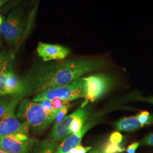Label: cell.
Listing matches in <instances>:
<instances>
[{
	"label": "cell",
	"mask_w": 153,
	"mask_h": 153,
	"mask_svg": "<svg viewBox=\"0 0 153 153\" xmlns=\"http://www.w3.org/2000/svg\"><path fill=\"white\" fill-rule=\"evenodd\" d=\"M108 65V62L104 58L81 57L43 66L33 74L31 82L24 86V91L27 88H32L33 93L38 94L47 89L69 84L84 74Z\"/></svg>",
	"instance_id": "cell-1"
},
{
	"label": "cell",
	"mask_w": 153,
	"mask_h": 153,
	"mask_svg": "<svg viewBox=\"0 0 153 153\" xmlns=\"http://www.w3.org/2000/svg\"><path fill=\"white\" fill-rule=\"evenodd\" d=\"M58 112L47 111L39 102L25 99L19 103L16 116L19 120L27 123L33 131L42 132L53 122Z\"/></svg>",
	"instance_id": "cell-2"
},
{
	"label": "cell",
	"mask_w": 153,
	"mask_h": 153,
	"mask_svg": "<svg viewBox=\"0 0 153 153\" xmlns=\"http://www.w3.org/2000/svg\"><path fill=\"white\" fill-rule=\"evenodd\" d=\"M85 97V82L83 77L64 86L47 89L36 94L33 101L39 102L44 100H52L55 98L72 101Z\"/></svg>",
	"instance_id": "cell-3"
},
{
	"label": "cell",
	"mask_w": 153,
	"mask_h": 153,
	"mask_svg": "<svg viewBox=\"0 0 153 153\" xmlns=\"http://www.w3.org/2000/svg\"><path fill=\"white\" fill-rule=\"evenodd\" d=\"M25 23V17L22 10H14L2 22L0 32L8 43L15 45L22 38Z\"/></svg>",
	"instance_id": "cell-4"
},
{
	"label": "cell",
	"mask_w": 153,
	"mask_h": 153,
	"mask_svg": "<svg viewBox=\"0 0 153 153\" xmlns=\"http://www.w3.org/2000/svg\"><path fill=\"white\" fill-rule=\"evenodd\" d=\"M22 94L18 96L10 102L9 108L5 116L0 121V136H4L11 134L21 133L28 135L30 126L24 122L21 124L15 115L16 105L21 99Z\"/></svg>",
	"instance_id": "cell-5"
},
{
	"label": "cell",
	"mask_w": 153,
	"mask_h": 153,
	"mask_svg": "<svg viewBox=\"0 0 153 153\" xmlns=\"http://www.w3.org/2000/svg\"><path fill=\"white\" fill-rule=\"evenodd\" d=\"M86 100L94 102L103 96L111 87L113 81L106 74H96L83 77Z\"/></svg>",
	"instance_id": "cell-6"
},
{
	"label": "cell",
	"mask_w": 153,
	"mask_h": 153,
	"mask_svg": "<svg viewBox=\"0 0 153 153\" xmlns=\"http://www.w3.org/2000/svg\"><path fill=\"white\" fill-rule=\"evenodd\" d=\"M35 141L26 134L16 133L0 136V148L8 153H28Z\"/></svg>",
	"instance_id": "cell-7"
},
{
	"label": "cell",
	"mask_w": 153,
	"mask_h": 153,
	"mask_svg": "<svg viewBox=\"0 0 153 153\" xmlns=\"http://www.w3.org/2000/svg\"><path fill=\"white\" fill-rule=\"evenodd\" d=\"M37 52L44 61L62 60L70 53V49L57 44H48L39 42Z\"/></svg>",
	"instance_id": "cell-8"
},
{
	"label": "cell",
	"mask_w": 153,
	"mask_h": 153,
	"mask_svg": "<svg viewBox=\"0 0 153 153\" xmlns=\"http://www.w3.org/2000/svg\"><path fill=\"white\" fill-rule=\"evenodd\" d=\"M95 124V121H91L82 126L81 129L76 133L71 134L65 138L60 145L58 146L55 153H67L71 149L76 148L80 145L84 134Z\"/></svg>",
	"instance_id": "cell-9"
},
{
	"label": "cell",
	"mask_w": 153,
	"mask_h": 153,
	"mask_svg": "<svg viewBox=\"0 0 153 153\" xmlns=\"http://www.w3.org/2000/svg\"><path fill=\"white\" fill-rule=\"evenodd\" d=\"M86 109L79 108L73 113L64 117L60 124L53 126L51 131V137L56 141L64 140L70 134V128L73 120L77 116L82 114Z\"/></svg>",
	"instance_id": "cell-10"
},
{
	"label": "cell",
	"mask_w": 153,
	"mask_h": 153,
	"mask_svg": "<svg viewBox=\"0 0 153 153\" xmlns=\"http://www.w3.org/2000/svg\"><path fill=\"white\" fill-rule=\"evenodd\" d=\"M24 92L23 83L11 71L6 82L5 85L0 91V95L7 94H22Z\"/></svg>",
	"instance_id": "cell-11"
},
{
	"label": "cell",
	"mask_w": 153,
	"mask_h": 153,
	"mask_svg": "<svg viewBox=\"0 0 153 153\" xmlns=\"http://www.w3.org/2000/svg\"><path fill=\"white\" fill-rule=\"evenodd\" d=\"M116 129L118 131H131L137 130L144 126L138 119L137 116L126 117L116 123Z\"/></svg>",
	"instance_id": "cell-12"
},
{
	"label": "cell",
	"mask_w": 153,
	"mask_h": 153,
	"mask_svg": "<svg viewBox=\"0 0 153 153\" xmlns=\"http://www.w3.org/2000/svg\"><path fill=\"white\" fill-rule=\"evenodd\" d=\"M57 143L53 140H46L39 143L37 153H55Z\"/></svg>",
	"instance_id": "cell-13"
},
{
	"label": "cell",
	"mask_w": 153,
	"mask_h": 153,
	"mask_svg": "<svg viewBox=\"0 0 153 153\" xmlns=\"http://www.w3.org/2000/svg\"><path fill=\"white\" fill-rule=\"evenodd\" d=\"M88 111L86 109L82 113V114L77 116L73 120L70 128V134L76 133L79 131L82 126H83L84 123L88 117Z\"/></svg>",
	"instance_id": "cell-14"
},
{
	"label": "cell",
	"mask_w": 153,
	"mask_h": 153,
	"mask_svg": "<svg viewBox=\"0 0 153 153\" xmlns=\"http://www.w3.org/2000/svg\"><path fill=\"white\" fill-rule=\"evenodd\" d=\"M11 71H12L9 66L8 62H7L0 73V91L4 88L7 77Z\"/></svg>",
	"instance_id": "cell-15"
},
{
	"label": "cell",
	"mask_w": 153,
	"mask_h": 153,
	"mask_svg": "<svg viewBox=\"0 0 153 153\" xmlns=\"http://www.w3.org/2000/svg\"><path fill=\"white\" fill-rule=\"evenodd\" d=\"M124 149L120 147L119 145H116L108 142L105 145V146L103 148L102 153H119L124 152Z\"/></svg>",
	"instance_id": "cell-16"
},
{
	"label": "cell",
	"mask_w": 153,
	"mask_h": 153,
	"mask_svg": "<svg viewBox=\"0 0 153 153\" xmlns=\"http://www.w3.org/2000/svg\"><path fill=\"white\" fill-rule=\"evenodd\" d=\"M139 121L142 124L145 125L153 123V115L150 116L148 111H143L136 115Z\"/></svg>",
	"instance_id": "cell-17"
},
{
	"label": "cell",
	"mask_w": 153,
	"mask_h": 153,
	"mask_svg": "<svg viewBox=\"0 0 153 153\" xmlns=\"http://www.w3.org/2000/svg\"><path fill=\"white\" fill-rule=\"evenodd\" d=\"M69 107H70V104H68V105L63 106L60 109L55 118V124L53 126L58 125L64 119V117L69 109Z\"/></svg>",
	"instance_id": "cell-18"
},
{
	"label": "cell",
	"mask_w": 153,
	"mask_h": 153,
	"mask_svg": "<svg viewBox=\"0 0 153 153\" xmlns=\"http://www.w3.org/2000/svg\"><path fill=\"white\" fill-rule=\"evenodd\" d=\"M51 101L53 104V108L56 111H59V109L61 108L63 106L69 104L71 102L68 100L60 98H55Z\"/></svg>",
	"instance_id": "cell-19"
},
{
	"label": "cell",
	"mask_w": 153,
	"mask_h": 153,
	"mask_svg": "<svg viewBox=\"0 0 153 153\" xmlns=\"http://www.w3.org/2000/svg\"><path fill=\"white\" fill-rule=\"evenodd\" d=\"M10 102L7 100H0V119L1 120L5 116L9 108Z\"/></svg>",
	"instance_id": "cell-20"
},
{
	"label": "cell",
	"mask_w": 153,
	"mask_h": 153,
	"mask_svg": "<svg viewBox=\"0 0 153 153\" xmlns=\"http://www.w3.org/2000/svg\"><path fill=\"white\" fill-rule=\"evenodd\" d=\"M123 140V136L119 132H114L109 137V142L119 145Z\"/></svg>",
	"instance_id": "cell-21"
},
{
	"label": "cell",
	"mask_w": 153,
	"mask_h": 153,
	"mask_svg": "<svg viewBox=\"0 0 153 153\" xmlns=\"http://www.w3.org/2000/svg\"><path fill=\"white\" fill-rule=\"evenodd\" d=\"M39 103L43 106V107L44 108V109H45L47 111H56L53 108V104H52L51 100H44L39 102Z\"/></svg>",
	"instance_id": "cell-22"
},
{
	"label": "cell",
	"mask_w": 153,
	"mask_h": 153,
	"mask_svg": "<svg viewBox=\"0 0 153 153\" xmlns=\"http://www.w3.org/2000/svg\"><path fill=\"white\" fill-rule=\"evenodd\" d=\"M91 149V147H83L79 145L76 148L71 149L70 152L71 153H86Z\"/></svg>",
	"instance_id": "cell-23"
},
{
	"label": "cell",
	"mask_w": 153,
	"mask_h": 153,
	"mask_svg": "<svg viewBox=\"0 0 153 153\" xmlns=\"http://www.w3.org/2000/svg\"><path fill=\"white\" fill-rule=\"evenodd\" d=\"M141 143L143 145L153 146V133H151L145 137L141 141Z\"/></svg>",
	"instance_id": "cell-24"
},
{
	"label": "cell",
	"mask_w": 153,
	"mask_h": 153,
	"mask_svg": "<svg viewBox=\"0 0 153 153\" xmlns=\"http://www.w3.org/2000/svg\"><path fill=\"white\" fill-rule=\"evenodd\" d=\"M140 145V143L138 142H134L131 145H130L126 150L127 153H135L136 150H137V148H138Z\"/></svg>",
	"instance_id": "cell-25"
},
{
	"label": "cell",
	"mask_w": 153,
	"mask_h": 153,
	"mask_svg": "<svg viewBox=\"0 0 153 153\" xmlns=\"http://www.w3.org/2000/svg\"><path fill=\"white\" fill-rule=\"evenodd\" d=\"M7 62V61L5 60L4 58L0 57V73H1V71H2V70L3 69L4 67L5 66Z\"/></svg>",
	"instance_id": "cell-26"
},
{
	"label": "cell",
	"mask_w": 153,
	"mask_h": 153,
	"mask_svg": "<svg viewBox=\"0 0 153 153\" xmlns=\"http://www.w3.org/2000/svg\"><path fill=\"white\" fill-rule=\"evenodd\" d=\"M143 100L146 101V102H149V103H150L153 104V97H152V98H148L143 99Z\"/></svg>",
	"instance_id": "cell-27"
},
{
	"label": "cell",
	"mask_w": 153,
	"mask_h": 153,
	"mask_svg": "<svg viewBox=\"0 0 153 153\" xmlns=\"http://www.w3.org/2000/svg\"><path fill=\"white\" fill-rule=\"evenodd\" d=\"M8 0H0V7L6 3Z\"/></svg>",
	"instance_id": "cell-28"
},
{
	"label": "cell",
	"mask_w": 153,
	"mask_h": 153,
	"mask_svg": "<svg viewBox=\"0 0 153 153\" xmlns=\"http://www.w3.org/2000/svg\"><path fill=\"white\" fill-rule=\"evenodd\" d=\"M90 153H102L100 152H99V150H98L97 149H94V150H93L91 152H90Z\"/></svg>",
	"instance_id": "cell-29"
},
{
	"label": "cell",
	"mask_w": 153,
	"mask_h": 153,
	"mask_svg": "<svg viewBox=\"0 0 153 153\" xmlns=\"http://www.w3.org/2000/svg\"><path fill=\"white\" fill-rule=\"evenodd\" d=\"M0 153H8L7 152H6L5 150H4L0 148Z\"/></svg>",
	"instance_id": "cell-30"
},
{
	"label": "cell",
	"mask_w": 153,
	"mask_h": 153,
	"mask_svg": "<svg viewBox=\"0 0 153 153\" xmlns=\"http://www.w3.org/2000/svg\"><path fill=\"white\" fill-rule=\"evenodd\" d=\"M2 17H1V15H0V27H1V25H2Z\"/></svg>",
	"instance_id": "cell-31"
}]
</instances>
